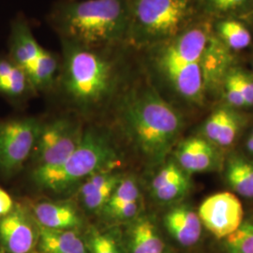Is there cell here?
<instances>
[{
  "mask_svg": "<svg viewBox=\"0 0 253 253\" xmlns=\"http://www.w3.org/2000/svg\"><path fill=\"white\" fill-rule=\"evenodd\" d=\"M47 23L60 42L87 48L127 45V0H60Z\"/></svg>",
  "mask_w": 253,
  "mask_h": 253,
  "instance_id": "cell-4",
  "label": "cell"
},
{
  "mask_svg": "<svg viewBox=\"0 0 253 253\" xmlns=\"http://www.w3.org/2000/svg\"><path fill=\"white\" fill-rule=\"evenodd\" d=\"M60 69V53H55L43 47L36 64L27 76L36 92L52 91L55 89Z\"/></svg>",
  "mask_w": 253,
  "mask_h": 253,
  "instance_id": "cell-19",
  "label": "cell"
},
{
  "mask_svg": "<svg viewBox=\"0 0 253 253\" xmlns=\"http://www.w3.org/2000/svg\"><path fill=\"white\" fill-rule=\"evenodd\" d=\"M39 226L52 230H79L84 220L78 211L69 204L41 202L32 208Z\"/></svg>",
  "mask_w": 253,
  "mask_h": 253,
  "instance_id": "cell-16",
  "label": "cell"
},
{
  "mask_svg": "<svg viewBox=\"0 0 253 253\" xmlns=\"http://www.w3.org/2000/svg\"><path fill=\"white\" fill-rule=\"evenodd\" d=\"M116 146L100 128L84 129L79 145L63 163L46 170H33L32 178L42 190L64 193L96 172L118 165Z\"/></svg>",
  "mask_w": 253,
  "mask_h": 253,
  "instance_id": "cell-6",
  "label": "cell"
},
{
  "mask_svg": "<svg viewBox=\"0 0 253 253\" xmlns=\"http://www.w3.org/2000/svg\"><path fill=\"white\" fill-rule=\"evenodd\" d=\"M61 69L55 88L80 115L112 110L133 82L138 54L128 45L87 48L60 42Z\"/></svg>",
  "mask_w": 253,
  "mask_h": 253,
  "instance_id": "cell-1",
  "label": "cell"
},
{
  "mask_svg": "<svg viewBox=\"0 0 253 253\" xmlns=\"http://www.w3.org/2000/svg\"><path fill=\"white\" fill-rule=\"evenodd\" d=\"M84 241L90 253H126L122 234L117 230L102 231L91 226Z\"/></svg>",
  "mask_w": 253,
  "mask_h": 253,
  "instance_id": "cell-24",
  "label": "cell"
},
{
  "mask_svg": "<svg viewBox=\"0 0 253 253\" xmlns=\"http://www.w3.org/2000/svg\"><path fill=\"white\" fill-rule=\"evenodd\" d=\"M229 73L234 78L246 103V107L253 106V74L240 68H231Z\"/></svg>",
  "mask_w": 253,
  "mask_h": 253,
  "instance_id": "cell-28",
  "label": "cell"
},
{
  "mask_svg": "<svg viewBox=\"0 0 253 253\" xmlns=\"http://www.w3.org/2000/svg\"><path fill=\"white\" fill-rule=\"evenodd\" d=\"M42 48L25 15L18 14L10 23L7 53L9 57L28 74Z\"/></svg>",
  "mask_w": 253,
  "mask_h": 253,
  "instance_id": "cell-11",
  "label": "cell"
},
{
  "mask_svg": "<svg viewBox=\"0 0 253 253\" xmlns=\"http://www.w3.org/2000/svg\"><path fill=\"white\" fill-rule=\"evenodd\" d=\"M226 179L231 188L239 195L253 198V163L242 158L229 161Z\"/></svg>",
  "mask_w": 253,
  "mask_h": 253,
  "instance_id": "cell-23",
  "label": "cell"
},
{
  "mask_svg": "<svg viewBox=\"0 0 253 253\" xmlns=\"http://www.w3.org/2000/svg\"><path fill=\"white\" fill-rule=\"evenodd\" d=\"M140 200H142V193L135 178L131 176L123 177L116 190H114L111 198L102 209L101 213L104 215L127 203Z\"/></svg>",
  "mask_w": 253,
  "mask_h": 253,
  "instance_id": "cell-25",
  "label": "cell"
},
{
  "mask_svg": "<svg viewBox=\"0 0 253 253\" xmlns=\"http://www.w3.org/2000/svg\"><path fill=\"white\" fill-rule=\"evenodd\" d=\"M213 36L208 23L197 21L172 39L137 52L139 62L175 97L199 105L207 92L206 64Z\"/></svg>",
  "mask_w": 253,
  "mask_h": 253,
  "instance_id": "cell-2",
  "label": "cell"
},
{
  "mask_svg": "<svg viewBox=\"0 0 253 253\" xmlns=\"http://www.w3.org/2000/svg\"><path fill=\"white\" fill-rule=\"evenodd\" d=\"M188 173L174 162L165 163L155 174L150 190L154 199L162 204H172L182 199L190 190Z\"/></svg>",
  "mask_w": 253,
  "mask_h": 253,
  "instance_id": "cell-13",
  "label": "cell"
},
{
  "mask_svg": "<svg viewBox=\"0 0 253 253\" xmlns=\"http://www.w3.org/2000/svg\"><path fill=\"white\" fill-rule=\"evenodd\" d=\"M34 92L27 73L9 54H0V95L9 100H22Z\"/></svg>",
  "mask_w": 253,
  "mask_h": 253,
  "instance_id": "cell-17",
  "label": "cell"
},
{
  "mask_svg": "<svg viewBox=\"0 0 253 253\" xmlns=\"http://www.w3.org/2000/svg\"><path fill=\"white\" fill-rule=\"evenodd\" d=\"M84 128L77 118L58 117L42 123L32 152L34 170H46L61 164L79 145Z\"/></svg>",
  "mask_w": 253,
  "mask_h": 253,
  "instance_id": "cell-7",
  "label": "cell"
},
{
  "mask_svg": "<svg viewBox=\"0 0 253 253\" xmlns=\"http://www.w3.org/2000/svg\"><path fill=\"white\" fill-rule=\"evenodd\" d=\"M241 118L235 113L234 109L229 108L226 118L217 133V139L214 145L227 147L233 145L240 130Z\"/></svg>",
  "mask_w": 253,
  "mask_h": 253,
  "instance_id": "cell-27",
  "label": "cell"
},
{
  "mask_svg": "<svg viewBox=\"0 0 253 253\" xmlns=\"http://www.w3.org/2000/svg\"><path fill=\"white\" fill-rule=\"evenodd\" d=\"M217 39L233 52L243 51L253 43V35L250 29L238 18L217 19L212 27Z\"/></svg>",
  "mask_w": 253,
  "mask_h": 253,
  "instance_id": "cell-21",
  "label": "cell"
},
{
  "mask_svg": "<svg viewBox=\"0 0 253 253\" xmlns=\"http://www.w3.org/2000/svg\"><path fill=\"white\" fill-rule=\"evenodd\" d=\"M122 236L126 253H172L151 217L140 216L126 223Z\"/></svg>",
  "mask_w": 253,
  "mask_h": 253,
  "instance_id": "cell-12",
  "label": "cell"
},
{
  "mask_svg": "<svg viewBox=\"0 0 253 253\" xmlns=\"http://www.w3.org/2000/svg\"><path fill=\"white\" fill-rule=\"evenodd\" d=\"M113 114L137 150L150 163H162L183 129L180 113L153 84L134 79Z\"/></svg>",
  "mask_w": 253,
  "mask_h": 253,
  "instance_id": "cell-3",
  "label": "cell"
},
{
  "mask_svg": "<svg viewBox=\"0 0 253 253\" xmlns=\"http://www.w3.org/2000/svg\"><path fill=\"white\" fill-rule=\"evenodd\" d=\"M14 208V203L8 192L0 188V218L7 216Z\"/></svg>",
  "mask_w": 253,
  "mask_h": 253,
  "instance_id": "cell-30",
  "label": "cell"
},
{
  "mask_svg": "<svg viewBox=\"0 0 253 253\" xmlns=\"http://www.w3.org/2000/svg\"><path fill=\"white\" fill-rule=\"evenodd\" d=\"M247 148L249 150V152L253 155V135L251 134L250 137L247 140Z\"/></svg>",
  "mask_w": 253,
  "mask_h": 253,
  "instance_id": "cell-31",
  "label": "cell"
},
{
  "mask_svg": "<svg viewBox=\"0 0 253 253\" xmlns=\"http://www.w3.org/2000/svg\"><path fill=\"white\" fill-rule=\"evenodd\" d=\"M224 239L226 253H253V222H242Z\"/></svg>",
  "mask_w": 253,
  "mask_h": 253,
  "instance_id": "cell-26",
  "label": "cell"
},
{
  "mask_svg": "<svg viewBox=\"0 0 253 253\" xmlns=\"http://www.w3.org/2000/svg\"><path fill=\"white\" fill-rule=\"evenodd\" d=\"M0 253H1V252H0Z\"/></svg>",
  "mask_w": 253,
  "mask_h": 253,
  "instance_id": "cell-34",
  "label": "cell"
},
{
  "mask_svg": "<svg viewBox=\"0 0 253 253\" xmlns=\"http://www.w3.org/2000/svg\"><path fill=\"white\" fill-rule=\"evenodd\" d=\"M252 134H253V132H252Z\"/></svg>",
  "mask_w": 253,
  "mask_h": 253,
  "instance_id": "cell-33",
  "label": "cell"
},
{
  "mask_svg": "<svg viewBox=\"0 0 253 253\" xmlns=\"http://www.w3.org/2000/svg\"><path fill=\"white\" fill-rule=\"evenodd\" d=\"M222 86H223V96L229 107L233 109L246 107V103L242 97V94L240 93L236 83L229 72L227 73L226 76L222 82Z\"/></svg>",
  "mask_w": 253,
  "mask_h": 253,
  "instance_id": "cell-29",
  "label": "cell"
},
{
  "mask_svg": "<svg viewBox=\"0 0 253 253\" xmlns=\"http://www.w3.org/2000/svg\"><path fill=\"white\" fill-rule=\"evenodd\" d=\"M35 118L9 119L0 123V172L11 175L32 155L42 128Z\"/></svg>",
  "mask_w": 253,
  "mask_h": 253,
  "instance_id": "cell-8",
  "label": "cell"
},
{
  "mask_svg": "<svg viewBox=\"0 0 253 253\" xmlns=\"http://www.w3.org/2000/svg\"><path fill=\"white\" fill-rule=\"evenodd\" d=\"M39 241V226L32 213L21 205L0 218V245L7 253H32Z\"/></svg>",
  "mask_w": 253,
  "mask_h": 253,
  "instance_id": "cell-10",
  "label": "cell"
},
{
  "mask_svg": "<svg viewBox=\"0 0 253 253\" xmlns=\"http://www.w3.org/2000/svg\"><path fill=\"white\" fill-rule=\"evenodd\" d=\"M127 45L136 52L166 42L197 22L196 0H127Z\"/></svg>",
  "mask_w": 253,
  "mask_h": 253,
  "instance_id": "cell-5",
  "label": "cell"
},
{
  "mask_svg": "<svg viewBox=\"0 0 253 253\" xmlns=\"http://www.w3.org/2000/svg\"><path fill=\"white\" fill-rule=\"evenodd\" d=\"M164 225L172 238L183 247H191L199 242L203 224L197 212L187 206H177L164 217Z\"/></svg>",
  "mask_w": 253,
  "mask_h": 253,
  "instance_id": "cell-15",
  "label": "cell"
},
{
  "mask_svg": "<svg viewBox=\"0 0 253 253\" xmlns=\"http://www.w3.org/2000/svg\"><path fill=\"white\" fill-rule=\"evenodd\" d=\"M203 226L218 239H224L243 222L240 200L231 192H219L205 200L198 211Z\"/></svg>",
  "mask_w": 253,
  "mask_h": 253,
  "instance_id": "cell-9",
  "label": "cell"
},
{
  "mask_svg": "<svg viewBox=\"0 0 253 253\" xmlns=\"http://www.w3.org/2000/svg\"><path fill=\"white\" fill-rule=\"evenodd\" d=\"M37 248L40 253H90L84 238L77 231L52 230L42 226H39Z\"/></svg>",
  "mask_w": 253,
  "mask_h": 253,
  "instance_id": "cell-18",
  "label": "cell"
},
{
  "mask_svg": "<svg viewBox=\"0 0 253 253\" xmlns=\"http://www.w3.org/2000/svg\"><path fill=\"white\" fill-rule=\"evenodd\" d=\"M124 176L116 172L110 178H94L84 183L79 189L83 207L91 213H101L114 190Z\"/></svg>",
  "mask_w": 253,
  "mask_h": 253,
  "instance_id": "cell-20",
  "label": "cell"
},
{
  "mask_svg": "<svg viewBox=\"0 0 253 253\" xmlns=\"http://www.w3.org/2000/svg\"><path fill=\"white\" fill-rule=\"evenodd\" d=\"M177 165L187 173L215 169L218 163L216 149L206 139L193 137L180 143L175 151Z\"/></svg>",
  "mask_w": 253,
  "mask_h": 253,
  "instance_id": "cell-14",
  "label": "cell"
},
{
  "mask_svg": "<svg viewBox=\"0 0 253 253\" xmlns=\"http://www.w3.org/2000/svg\"><path fill=\"white\" fill-rule=\"evenodd\" d=\"M251 15H252V16H253V13H252V14H251Z\"/></svg>",
  "mask_w": 253,
  "mask_h": 253,
  "instance_id": "cell-32",
  "label": "cell"
},
{
  "mask_svg": "<svg viewBox=\"0 0 253 253\" xmlns=\"http://www.w3.org/2000/svg\"><path fill=\"white\" fill-rule=\"evenodd\" d=\"M198 9L215 18H239L253 12V0H196Z\"/></svg>",
  "mask_w": 253,
  "mask_h": 253,
  "instance_id": "cell-22",
  "label": "cell"
}]
</instances>
